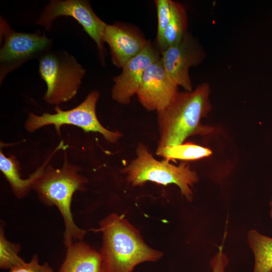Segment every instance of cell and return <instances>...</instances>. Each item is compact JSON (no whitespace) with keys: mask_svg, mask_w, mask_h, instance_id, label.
<instances>
[{"mask_svg":"<svg viewBox=\"0 0 272 272\" xmlns=\"http://www.w3.org/2000/svg\"><path fill=\"white\" fill-rule=\"evenodd\" d=\"M20 249L19 244L8 240L1 226L0 230V267L9 270L19 266L25 261L18 255Z\"/></svg>","mask_w":272,"mask_h":272,"instance_id":"obj_18","label":"cell"},{"mask_svg":"<svg viewBox=\"0 0 272 272\" xmlns=\"http://www.w3.org/2000/svg\"><path fill=\"white\" fill-rule=\"evenodd\" d=\"M102 38L110 48L112 63L121 68L128 60L138 55L148 41L131 27L115 23L106 24Z\"/></svg>","mask_w":272,"mask_h":272,"instance_id":"obj_12","label":"cell"},{"mask_svg":"<svg viewBox=\"0 0 272 272\" xmlns=\"http://www.w3.org/2000/svg\"><path fill=\"white\" fill-rule=\"evenodd\" d=\"M50 157L47 161L27 179H22L20 173L18 161L15 156L6 157L2 152L0 153V170L9 182L15 195L19 198L26 196L36 181L41 176Z\"/></svg>","mask_w":272,"mask_h":272,"instance_id":"obj_14","label":"cell"},{"mask_svg":"<svg viewBox=\"0 0 272 272\" xmlns=\"http://www.w3.org/2000/svg\"><path fill=\"white\" fill-rule=\"evenodd\" d=\"M100 252L106 272H132L139 264L156 261L163 253L149 247L140 231L123 216L114 213L100 223Z\"/></svg>","mask_w":272,"mask_h":272,"instance_id":"obj_2","label":"cell"},{"mask_svg":"<svg viewBox=\"0 0 272 272\" xmlns=\"http://www.w3.org/2000/svg\"><path fill=\"white\" fill-rule=\"evenodd\" d=\"M61 16L76 20L85 31L96 43L103 65L105 63V49L102 36L106 23L95 13L89 1L86 0H52L45 7L37 24L46 31L51 29L53 21Z\"/></svg>","mask_w":272,"mask_h":272,"instance_id":"obj_8","label":"cell"},{"mask_svg":"<svg viewBox=\"0 0 272 272\" xmlns=\"http://www.w3.org/2000/svg\"><path fill=\"white\" fill-rule=\"evenodd\" d=\"M161 56L150 41L137 56L122 66L121 74L113 78L111 97L119 104H127L140 88L144 74L148 67Z\"/></svg>","mask_w":272,"mask_h":272,"instance_id":"obj_11","label":"cell"},{"mask_svg":"<svg viewBox=\"0 0 272 272\" xmlns=\"http://www.w3.org/2000/svg\"><path fill=\"white\" fill-rule=\"evenodd\" d=\"M229 263V260L223 251V245L219 247L218 251L210 261V266L212 272H226L225 269Z\"/></svg>","mask_w":272,"mask_h":272,"instance_id":"obj_21","label":"cell"},{"mask_svg":"<svg viewBox=\"0 0 272 272\" xmlns=\"http://www.w3.org/2000/svg\"><path fill=\"white\" fill-rule=\"evenodd\" d=\"M161 54L163 65L171 80L185 91H192L189 69L200 64L206 53L192 35L187 32L179 42Z\"/></svg>","mask_w":272,"mask_h":272,"instance_id":"obj_9","label":"cell"},{"mask_svg":"<svg viewBox=\"0 0 272 272\" xmlns=\"http://www.w3.org/2000/svg\"><path fill=\"white\" fill-rule=\"evenodd\" d=\"M178 87L166 72L161 57L146 70L137 95L145 109L158 112L173 101Z\"/></svg>","mask_w":272,"mask_h":272,"instance_id":"obj_10","label":"cell"},{"mask_svg":"<svg viewBox=\"0 0 272 272\" xmlns=\"http://www.w3.org/2000/svg\"><path fill=\"white\" fill-rule=\"evenodd\" d=\"M210 93V85L203 83L191 91L179 92L167 107L157 112L158 148L182 144L190 137L215 131L214 127L201 123L212 109Z\"/></svg>","mask_w":272,"mask_h":272,"instance_id":"obj_1","label":"cell"},{"mask_svg":"<svg viewBox=\"0 0 272 272\" xmlns=\"http://www.w3.org/2000/svg\"><path fill=\"white\" fill-rule=\"evenodd\" d=\"M212 153L209 148L189 143L157 148L156 152L157 155L169 160L183 161H193L208 157Z\"/></svg>","mask_w":272,"mask_h":272,"instance_id":"obj_17","label":"cell"},{"mask_svg":"<svg viewBox=\"0 0 272 272\" xmlns=\"http://www.w3.org/2000/svg\"><path fill=\"white\" fill-rule=\"evenodd\" d=\"M137 157L121 170L126 175L127 180L132 186H141L147 181L164 185L174 184L180 188L181 194L191 201L193 199L191 186L199 181L195 171L185 162L178 166L165 159L159 161L154 158L148 148L143 143L137 147Z\"/></svg>","mask_w":272,"mask_h":272,"instance_id":"obj_4","label":"cell"},{"mask_svg":"<svg viewBox=\"0 0 272 272\" xmlns=\"http://www.w3.org/2000/svg\"><path fill=\"white\" fill-rule=\"evenodd\" d=\"M86 73L67 51H48L39 59V73L47 86L44 100L55 105L71 100L77 94Z\"/></svg>","mask_w":272,"mask_h":272,"instance_id":"obj_5","label":"cell"},{"mask_svg":"<svg viewBox=\"0 0 272 272\" xmlns=\"http://www.w3.org/2000/svg\"><path fill=\"white\" fill-rule=\"evenodd\" d=\"M0 22L1 40H4L0 49L1 84L9 73L32 59H39L50 51L52 42L44 32H18L12 29L2 17Z\"/></svg>","mask_w":272,"mask_h":272,"instance_id":"obj_7","label":"cell"},{"mask_svg":"<svg viewBox=\"0 0 272 272\" xmlns=\"http://www.w3.org/2000/svg\"><path fill=\"white\" fill-rule=\"evenodd\" d=\"M100 97L98 90L90 92L86 99L76 107L67 110L58 106L54 108L55 113H43L37 115L29 114L25 123V129L30 132L48 125H53L58 135L63 125H73L82 128L85 132H95L101 134L109 143L117 142L122 134L105 128L99 122L96 114V104Z\"/></svg>","mask_w":272,"mask_h":272,"instance_id":"obj_6","label":"cell"},{"mask_svg":"<svg viewBox=\"0 0 272 272\" xmlns=\"http://www.w3.org/2000/svg\"><path fill=\"white\" fill-rule=\"evenodd\" d=\"M187 19L184 7L179 3L173 2L171 20L158 42L161 53L179 42L187 32Z\"/></svg>","mask_w":272,"mask_h":272,"instance_id":"obj_16","label":"cell"},{"mask_svg":"<svg viewBox=\"0 0 272 272\" xmlns=\"http://www.w3.org/2000/svg\"><path fill=\"white\" fill-rule=\"evenodd\" d=\"M79 170L78 167L70 164L67 159L60 168L48 165L32 188L43 202L55 206L59 210L65 225L64 242L66 248L74 241H82L87 232L75 224L71 212L74 193L83 190L87 182V178L79 174Z\"/></svg>","mask_w":272,"mask_h":272,"instance_id":"obj_3","label":"cell"},{"mask_svg":"<svg viewBox=\"0 0 272 272\" xmlns=\"http://www.w3.org/2000/svg\"><path fill=\"white\" fill-rule=\"evenodd\" d=\"M269 206L270 208V212H269V215H270V217L272 218V199L269 202Z\"/></svg>","mask_w":272,"mask_h":272,"instance_id":"obj_22","label":"cell"},{"mask_svg":"<svg viewBox=\"0 0 272 272\" xmlns=\"http://www.w3.org/2000/svg\"><path fill=\"white\" fill-rule=\"evenodd\" d=\"M8 272H53V269L47 262L40 264L38 256L35 254L29 262H25Z\"/></svg>","mask_w":272,"mask_h":272,"instance_id":"obj_20","label":"cell"},{"mask_svg":"<svg viewBox=\"0 0 272 272\" xmlns=\"http://www.w3.org/2000/svg\"><path fill=\"white\" fill-rule=\"evenodd\" d=\"M247 241L254 256L253 272H272V237L251 230Z\"/></svg>","mask_w":272,"mask_h":272,"instance_id":"obj_15","label":"cell"},{"mask_svg":"<svg viewBox=\"0 0 272 272\" xmlns=\"http://www.w3.org/2000/svg\"><path fill=\"white\" fill-rule=\"evenodd\" d=\"M155 3L158 16L157 40L161 38L166 28L169 23L173 13V1L171 0H156Z\"/></svg>","mask_w":272,"mask_h":272,"instance_id":"obj_19","label":"cell"},{"mask_svg":"<svg viewBox=\"0 0 272 272\" xmlns=\"http://www.w3.org/2000/svg\"><path fill=\"white\" fill-rule=\"evenodd\" d=\"M58 272H106L100 252L82 241L68 247Z\"/></svg>","mask_w":272,"mask_h":272,"instance_id":"obj_13","label":"cell"}]
</instances>
